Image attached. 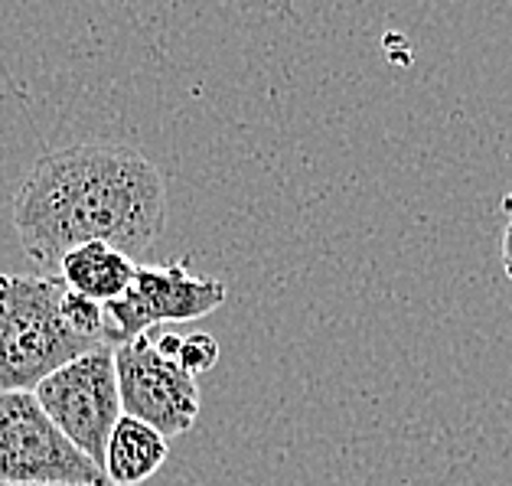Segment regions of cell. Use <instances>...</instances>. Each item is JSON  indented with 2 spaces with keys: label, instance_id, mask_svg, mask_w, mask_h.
<instances>
[{
  "label": "cell",
  "instance_id": "obj_2",
  "mask_svg": "<svg viewBox=\"0 0 512 486\" xmlns=\"http://www.w3.org/2000/svg\"><path fill=\"white\" fill-rule=\"evenodd\" d=\"M59 274H0V392H33L72 359L95 350L66 317Z\"/></svg>",
  "mask_w": 512,
  "mask_h": 486
},
{
  "label": "cell",
  "instance_id": "obj_11",
  "mask_svg": "<svg viewBox=\"0 0 512 486\" xmlns=\"http://www.w3.org/2000/svg\"><path fill=\"white\" fill-rule=\"evenodd\" d=\"M503 213H506V219L512 216V190H509V193L503 196Z\"/></svg>",
  "mask_w": 512,
  "mask_h": 486
},
{
  "label": "cell",
  "instance_id": "obj_9",
  "mask_svg": "<svg viewBox=\"0 0 512 486\" xmlns=\"http://www.w3.org/2000/svg\"><path fill=\"white\" fill-rule=\"evenodd\" d=\"M180 363L193 372V376L199 379L203 372H209L212 366L219 363V343L212 333H183V350H180Z\"/></svg>",
  "mask_w": 512,
  "mask_h": 486
},
{
  "label": "cell",
  "instance_id": "obj_7",
  "mask_svg": "<svg viewBox=\"0 0 512 486\" xmlns=\"http://www.w3.org/2000/svg\"><path fill=\"white\" fill-rule=\"evenodd\" d=\"M170 438L134 415H121L105 447V477L111 486H141L167 464Z\"/></svg>",
  "mask_w": 512,
  "mask_h": 486
},
{
  "label": "cell",
  "instance_id": "obj_12",
  "mask_svg": "<svg viewBox=\"0 0 512 486\" xmlns=\"http://www.w3.org/2000/svg\"><path fill=\"white\" fill-rule=\"evenodd\" d=\"M0 486H7V483H0ZM49 486H82V483H49ZM111 486V483H108Z\"/></svg>",
  "mask_w": 512,
  "mask_h": 486
},
{
  "label": "cell",
  "instance_id": "obj_1",
  "mask_svg": "<svg viewBox=\"0 0 512 486\" xmlns=\"http://www.w3.org/2000/svg\"><path fill=\"white\" fill-rule=\"evenodd\" d=\"M167 222V183L124 144H72L43 154L14 193L20 248L43 274L85 242H108L134 261Z\"/></svg>",
  "mask_w": 512,
  "mask_h": 486
},
{
  "label": "cell",
  "instance_id": "obj_10",
  "mask_svg": "<svg viewBox=\"0 0 512 486\" xmlns=\"http://www.w3.org/2000/svg\"><path fill=\"white\" fill-rule=\"evenodd\" d=\"M503 271L512 278V216H509L506 232H503Z\"/></svg>",
  "mask_w": 512,
  "mask_h": 486
},
{
  "label": "cell",
  "instance_id": "obj_3",
  "mask_svg": "<svg viewBox=\"0 0 512 486\" xmlns=\"http://www.w3.org/2000/svg\"><path fill=\"white\" fill-rule=\"evenodd\" d=\"M0 483L108 486V477L56 428L33 392H0Z\"/></svg>",
  "mask_w": 512,
  "mask_h": 486
},
{
  "label": "cell",
  "instance_id": "obj_4",
  "mask_svg": "<svg viewBox=\"0 0 512 486\" xmlns=\"http://www.w3.org/2000/svg\"><path fill=\"white\" fill-rule=\"evenodd\" d=\"M33 395L46 415L56 421V428L98 467H105L108 438L124 415L115 346L102 343L82 353L79 359L56 369L53 376H46Z\"/></svg>",
  "mask_w": 512,
  "mask_h": 486
},
{
  "label": "cell",
  "instance_id": "obj_5",
  "mask_svg": "<svg viewBox=\"0 0 512 486\" xmlns=\"http://www.w3.org/2000/svg\"><path fill=\"white\" fill-rule=\"evenodd\" d=\"M226 284L199 274L190 261L137 265L131 288L105 304V343L121 346L164 323L209 317L226 304Z\"/></svg>",
  "mask_w": 512,
  "mask_h": 486
},
{
  "label": "cell",
  "instance_id": "obj_8",
  "mask_svg": "<svg viewBox=\"0 0 512 486\" xmlns=\"http://www.w3.org/2000/svg\"><path fill=\"white\" fill-rule=\"evenodd\" d=\"M134 274H137V261L108 242H85L79 248H72L59 265V278L72 291L92 297L98 304H108L121 297L131 288Z\"/></svg>",
  "mask_w": 512,
  "mask_h": 486
},
{
  "label": "cell",
  "instance_id": "obj_6",
  "mask_svg": "<svg viewBox=\"0 0 512 486\" xmlns=\"http://www.w3.org/2000/svg\"><path fill=\"white\" fill-rule=\"evenodd\" d=\"M115 369L124 415L147 421L164 438H180L196 425L199 379L180 359L160 353L151 333L115 346Z\"/></svg>",
  "mask_w": 512,
  "mask_h": 486
}]
</instances>
